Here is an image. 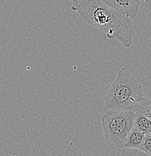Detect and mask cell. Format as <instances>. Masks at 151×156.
<instances>
[{"label":"cell","mask_w":151,"mask_h":156,"mask_svg":"<svg viewBox=\"0 0 151 156\" xmlns=\"http://www.w3.org/2000/svg\"><path fill=\"white\" fill-rule=\"evenodd\" d=\"M73 11L86 23L104 32L108 38L117 39L124 48H130L135 31L132 20L107 5L102 0H73Z\"/></svg>","instance_id":"6da1fadb"},{"label":"cell","mask_w":151,"mask_h":156,"mask_svg":"<svg viewBox=\"0 0 151 156\" xmlns=\"http://www.w3.org/2000/svg\"><path fill=\"white\" fill-rule=\"evenodd\" d=\"M144 101L142 84L127 69L122 68L105 96L104 111L132 110Z\"/></svg>","instance_id":"7a4b0ae2"},{"label":"cell","mask_w":151,"mask_h":156,"mask_svg":"<svg viewBox=\"0 0 151 156\" xmlns=\"http://www.w3.org/2000/svg\"><path fill=\"white\" fill-rule=\"evenodd\" d=\"M134 110H106L101 118L105 139L119 149H123L128 134L134 127Z\"/></svg>","instance_id":"3957f363"},{"label":"cell","mask_w":151,"mask_h":156,"mask_svg":"<svg viewBox=\"0 0 151 156\" xmlns=\"http://www.w3.org/2000/svg\"><path fill=\"white\" fill-rule=\"evenodd\" d=\"M110 8L130 20L136 18L140 7V0H102Z\"/></svg>","instance_id":"277c9868"},{"label":"cell","mask_w":151,"mask_h":156,"mask_svg":"<svg viewBox=\"0 0 151 156\" xmlns=\"http://www.w3.org/2000/svg\"><path fill=\"white\" fill-rule=\"evenodd\" d=\"M135 111L134 127L141 131L143 134H148L151 132V120L143 112L136 108L132 109Z\"/></svg>","instance_id":"5b68a950"},{"label":"cell","mask_w":151,"mask_h":156,"mask_svg":"<svg viewBox=\"0 0 151 156\" xmlns=\"http://www.w3.org/2000/svg\"><path fill=\"white\" fill-rule=\"evenodd\" d=\"M144 136L145 134H143L142 131L133 127L125 140L123 149H139Z\"/></svg>","instance_id":"8992f818"},{"label":"cell","mask_w":151,"mask_h":156,"mask_svg":"<svg viewBox=\"0 0 151 156\" xmlns=\"http://www.w3.org/2000/svg\"><path fill=\"white\" fill-rule=\"evenodd\" d=\"M142 152H145L147 155L151 156V134H145L143 142L141 144L139 149Z\"/></svg>","instance_id":"52a82bcc"},{"label":"cell","mask_w":151,"mask_h":156,"mask_svg":"<svg viewBox=\"0 0 151 156\" xmlns=\"http://www.w3.org/2000/svg\"><path fill=\"white\" fill-rule=\"evenodd\" d=\"M149 118H150V120H151V116H150V117H149Z\"/></svg>","instance_id":"ba28073f"},{"label":"cell","mask_w":151,"mask_h":156,"mask_svg":"<svg viewBox=\"0 0 151 156\" xmlns=\"http://www.w3.org/2000/svg\"><path fill=\"white\" fill-rule=\"evenodd\" d=\"M150 134H151V132H150Z\"/></svg>","instance_id":"9c48e42d"}]
</instances>
